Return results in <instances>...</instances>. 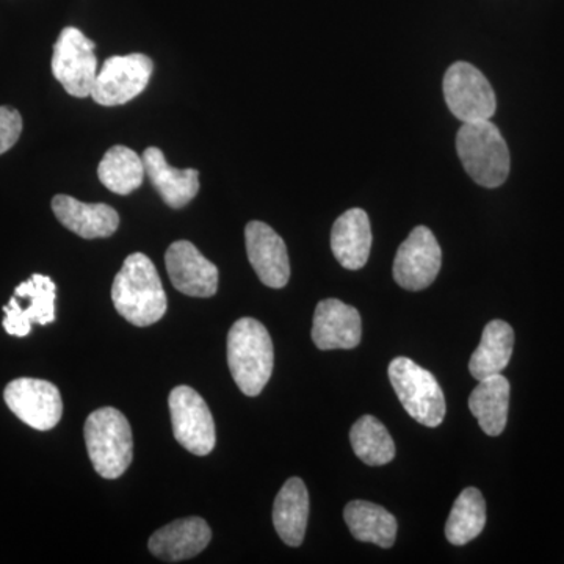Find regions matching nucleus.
<instances>
[{
  "instance_id": "obj_1",
  "label": "nucleus",
  "mask_w": 564,
  "mask_h": 564,
  "mask_svg": "<svg viewBox=\"0 0 564 564\" xmlns=\"http://www.w3.org/2000/svg\"><path fill=\"white\" fill-rule=\"evenodd\" d=\"M111 300L118 314L132 325L150 326L166 313V295L158 269L143 252H133L115 276Z\"/></svg>"
},
{
  "instance_id": "obj_2",
  "label": "nucleus",
  "mask_w": 564,
  "mask_h": 564,
  "mask_svg": "<svg viewBox=\"0 0 564 564\" xmlns=\"http://www.w3.org/2000/svg\"><path fill=\"white\" fill-rule=\"evenodd\" d=\"M228 366L245 395L256 397L263 391L272 378L274 350L261 322L245 317L234 323L228 334Z\"/></svg>"
},
{
  "instance_id": "obj_3",
  "label": "nucleus",
  "mask_w": 564,
  "mask_h": 564,
  "mask_svg": "<svg viewBox=\"0 0 564 564\" xmlns=\"http://www.w3.org/2000/svg\"><path fill=\"white\" fill-rule=\"evenodd\" d=\"M456 151L464 170L481 187H500L508 180L510 150L491 120L463 122L456 133Z\"/></svg>"
},
{
  "instance_id": "obj_4",
  "label": "nucleus",
  "mask_w": 564,
  "mask_h": 564,
  "mask_svg": "<svg viewBox=\"0 0 564 564\" xmlns=\"http://www.w3.org/2000/svg\"><path fill=\"white\" fill-rule=\"evenodd\" d=\"M84 436L93 467L102 478L115 480L131 466L132 429L120 411L101 408L88 415Z\"/></svg>"
},
{
  "instance_id": "obj_5",
  "label": "nucleus",
  "mask_w": 564,
  "mask_h": 564,
  "mask_svg": "<svg viewBox=\"0 0 564 564\" xmlns=\"http://www.w3.org/2000/svg\"><path fill=\"white\" fill-rule=\"evenodd\" d=\"M388 373L400 403L415 422L429 429H436L443 423L444 392L432 372L400 356L389 364Z\"/></svg>"
},
{
  "instance_id": "obj_6",
  "label": "nucleus",
  "mask_w": 564,
  "mask_h": 564,
  "mask_svg": "<svg viewBox=\"0 0 564 564\" xmlns=\"http://www.w3.org/2000/svg\"><path fill=\"white\" fill-rule=\"evenodd\" d=\"M96 44L76 28L63 29L54 46L52 74L74 98L91 96L98 76Z\"/></svg>"
},
{
  "instance_id": "obj_7",
  "label": "nucleus",
  "mask_w": 564,
  "mask_h": 564,
  "mask_svg": "<svg viewBox=\"0 0 564 564\" xmlns=\"http://www.w3.org/2000/svg\"><path fill=\"white\" fill-rule=\"evenodd\" d=\"M443 90L448 110L459 121L491 120L496 113V93L485 74L470 63H454L445 73Z\"/></svg>"
},
{
  "instance_id": "obj_8",
  "label": "nucleus",
  "mask_w": 564,
  "mask_h": 564,
  "mask_svg": "<svg viewBox=\"0 0 564 564\" xmlns=\"http://www.w3.org/2000/svg\"><path fill=\"white\" fill-rule=\"evenodd\" d=\"M152 70L154 63L144 54L107 58L93 84L91 98L104 107L128 104L148 87Z\"/></svg>"
},
{
  "instance_id": "obj_9",
  "label": "nucleus",
  "mask_w": 564,
  "mask_h": 564,
  "mask_svg": "<svg viewBox=\"0 0 564 564\" xmlns=\"http://www.w3.org/2000/svg\"><path fill=\"white\" fill-rule=\"evenodd\" d=\"M169 406L177 443L193 455H209L217 436L214 417L203 397L188 386H177L170 393Z\"/></svg>"
},
{
  "instance_id": "obj_10",
  "label": "nucleus",
  "mask_w": 564,
  "mask_h": 564,
  "mask_svg": "<svg viewBox=\"0 0 564 564\" xmlns=\"http://www.w3.org/2000/svg\"><path fill=\"white\" fill-rule=\"evenodd\" d=\"M57 288L50 276L32 274L28 281L14 289L10 303L3 307V328L10 336L25 337L33 323L50 325L55 321Z\"/></svg>"
},
{
  "instance_id": "obj_11",
  "label": "nucleus",
  "mask_w": 564,
  "mask_h": 564,
  "mask_svg": "<svg viewBox=\"0 0 564 564\" xmlns=\"http://www.w3.org/2000/svg\"><path fill=\"white\" fill-rule=\"evenodd\" d=\"M443 265V251L426 226H417L400 245L393 261V280L406 291L430 288Z\"/></svg>"
},
{
  "instance_id": "obj_12",
  "label": "nucleus",
  "mask_w": 564,
  "mask_h": 564,
  "mask_svg": "<svg viewBox=\"0 0 564 564\" xmlns=\"http://www.w3.org/2000/svg\"><path fill=\"white\" fill-rule=\"evenodd\" d=\"M3 399L11 413L39 432H50L61 422L62 393L50 381L18 378L7 386Z\"/></svg>"
},
{
  "instance_id": "obj_13",
  "label": "nucleus",
  "mask_w": 564,
  "mask_h": 564,
  "mask_svg": "<svg viewBox=\"0 0 564 564\" xmlns=\"http://www.w3.org/2000/svg\"><path fill=\"white\" fill-rule=\"evenodd\" d=\"M166 272L174 288L196 299H210L218 291V269L195 245L180 240L165 254Z\"/></svg>"
},
{
  "instance_id": "obj_14",
  "label": "nucleus",
  "mask_w": 564,
  "mask_h": 564,
  "mask_svg": "<svg viewBox=\"0 0 564 564\" xmlns=\"http://www.w3.org/2000/svg\"><path fill=\"white\" fill-rule=\"evenodd\" d=\"M248 259L259 280L272 289H282L291 278L288 247L280 234L267 223L251 221L245 229Z\"/></svg>"
},
{
  "instance_id": "obj_15",
  "label": "nucleus",
  "mask_w": 564,
  "mask_h": 564,
  "mask_svg": "<svg viewBox=\"0 0 564 564\" xmlns=\"http://www.w3.org/2000/svg\"><path fill=\"white\" fill-rule=\"evenodd\" d=\"M362 337L361 315L340 300L328 299L317 304L313 340L321 350H351Z\"/></svg>"
},
{
  "instance_id": "obj_16",
  "label": "nucleus",
  "mask_w": 564,
  "mask_h": 564,
  "mask_svg": "<svg viewBox=\"0 0 564 564\" xmlns=\"http://www.w3.org/2000/svg\"><path fill=\"white\" fill-rule=\"evenodd\" d=\"M52 210L57 220L82 239H106L120 226V215L107 204H88L68 195L52 199Z\"/></svg>"
},
{
  "instance_id": "obj_17",
  "label": "nucleus",
  "mask_w": 564,
  "mask_h": 564,
  "mask_svg": "<svg viewBox=\"0 0 564 564\" xmlns=\"http://www.w3.org/2000/svg\"><path fill=\"white\" fill-rule=\"evenodd\" d=\"M212 530L202 518L177 519L150 538L151 554L166 563H177L202 554L209 545Z\"/></svg>"
},
{
  "instance_id": "obj_18",
  "label": "nucleus",
  "mask_w": 564,
  "mask_h": 564,
  "mask_svg": "<svg viewBox=\"0 0 564 564\" xmlns=\"http://www.w3.org/2000/svg\"><path fill=\"white\" fill-rule=\"evenodd\" d=\"M144 172L152 187L162 196L166 206L182 209L198 195L199 172L195 169L177 170L166 162L159 148H148L143 155Z\"/></svg>"
},
{
  "instance_id": "obj_19",
  "label": "nucleus",
  "mask_w": 564,
  "mask_h": 564,
  "mask_svg": "<svg viewBox=\"0 0 564 564\" xmlns=\"http://www.w3.org/2000/svg\"><path fill=\"white\" fill-rule=\"evenodd\" d=\"M332 250L337 262L347 270H359L369 261L372 250V226L366 210L350 209L334 223Z\"/></svg>"
},
{
  "instance_id": "obj_20",
  "label": "nucleus",
  "mask_w": 564,
  "mask_h": 564,
  "mask_svg": "<svg viewBox=\"0 0 564 564\" xmlns=\"http://www.w3.org/2000/svg\"><path fill=\"white\" fill-rule=\"evenodd\" d=\"M310 519V494L300 478H291L278 492L273 505V524L291 547L302 545Z\"/></svg>"
},
{
  "instance_id": "obj_21",
  "label": "nucleus",
  "mask_w": 564,
  "mask_h": 564,
  "mask_svg": "<svg viewBox=\"0 0 564 564\" xmlns=\"http://www.w3.org/2000/svg\"><path fill=\"white\" fill-rule=\"evenodd\" d=\"M470 413L488 436L503 433L510 408V381L502 373L478 381L469 397Z\"/></svg>"
},
{
  "instance_id": "obj_22",
  "label": "nucleus",
  "mask_w": 564,
  "mask_h": 564,
  "mask_svg": "<svg viewBox=\"0 0 564 564\" xmlns=\"http://www.w3.org/2000/svg\"><path fill=\"white\" fill-rule=\"evenodd\" d=\"M514 348V332L503 321H492L485 326L480 345L469 361L470 375L480 381L502 373L510 362Z\"/></svg>"
},
{
  "instance_id": "obj_23",
  "label": "nucleus",
  "mask_w": 564,
  "mask_h": 564,
  "mask_svg": "<svg viewBox=\"0 0 564 564\" xmlns=\"http://www.w3.org/2000/svg\"><path fill=\"white\" fill-rule=\"evenodd\" d=\"M344 519L356 540L391 549L397 538V519L380 505L355 500L345 507Z\"/></svg>"
},
{
  "instance_id": "obj_24",
  "label": "nucleus",
  "mask_w": 564,
  "mask_h": 564,
  "mask_svg": "<svg viewBox=\"0 0 564 564\" xmlns=\"http://www.w3.org/2000/svg\"><path fill=\"white\" fill-rule=\"evenodd\" d=\"M98 176L104 187L110 192L117 195H131L143 184L147 176L143 158L131 148L118 144L104 155L98 166Z\"/></svg>"
},
{
  "instance_id": "obj_25",
  "label": "nucleus",
  "mask_w": 564,
  "mask_h": 564,
  "mask_svg": "<svg viewBox=\"0 0 564 564\" xmlns=\"http://www.w3.org/2000/svg\"><path fill=\"white\" fill-rule=\"evenodd\" d=\"M486 525V503L477 488H466L459 494L445 525L448 543L464 545L475 540Z\"/></svg>"
},
{
  "instance_id": "obj_26",
  "label": "nucleus",
  "mask_w": 564,
  "mask_h": 564,
  "mask_svg": "<svg viewBox=\"0 0 564 564\" xmlns=\"http://www.w3.org/2000/svg\"><path fill=\"white\" fill-rule=\"evenodd\" d=\"M352 451L369 466H384L395 456V444L388 429L373 415H362L351 426Z\"/></svg>"
},
{
  "instance_id": "obj_27",
  "label": "nucleus",
  "mask_w": 564,
  "mask_h": 564,
  "mask_svg": "<svg viewBox=\"0 0 564 564\" xmlns=\"http://www.w3.org/2000/svg\"><path fill=\"white\" fill-rule=\"evenodd\" d=\"M22 132V118L20 111L11 107H0V155L17 144Z\"/></svg>"
}]
</instances>
